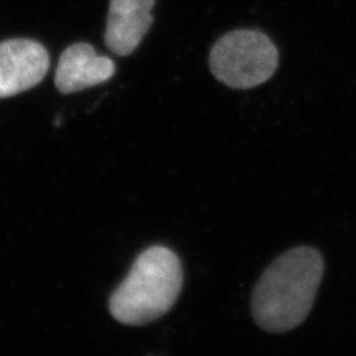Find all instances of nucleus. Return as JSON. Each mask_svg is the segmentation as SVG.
Returning <instances> with one entry per match:
<instances>
[{"label": "nucleus", "instance_id": "obj_1", "mask_svg": "<svg viewBox=\"0 0 356 356\" xmlns=\"http://www.w3.org/2000/svg\"><path fill=\"white\" fill-rule=\"evenodd\" d=\"M325 264L317 250L298 247L277 257L257 281L252 294V314L268 332H286L309 316Z\"/></svg>", "mask_w": 356, "mask_h": 356}, {"label": "nucleus", "instance_id": "obj_2", "mask_svg": "<svg viewBox=\"0 0 356 356\" xmlns=\"http://www.w3.org/2000/svg\"><path fill=\"white\" fill-rule=\"evenodd\" d=\"M182 281L177 254L163 245L151 247L138 256L127 277L111 294L110 313L128 326L151 323L176 304Z\"/></svg>", "mask_w": 356, "mask_h": 356}, {"label": "nucleus", "instance_id": "obj_3", "mask_svg": "<svg viewBox=\"0 0 356 356\" xmlns=\"http://www.w3.org/2000/svg\"><path fill=\"white\" fill-rule=\"evenodd\" d=\"M209 63L219 82L232 89H252L275 74L279 51L267 35L238 29L216 41Z\"/></svg>", "mask_w": 356, "mask_h": 356}, {"label": "nucleus", "instance_id": "obj_4", "mask_svg": "<svg viewBox=\"0 0 356 356\" xmlns=\"http://www.w3.org/2000/svg\"><path fill=\"white\" fill-rule=\"evenodd\" d=\"M49 69L44 45L29 38L0 42V99L38 86Z\"/></svg>", "mask_w": 356, "mask_h": 356}, {"label": "nucleus", "instance_id": "obj_5", "mask_svg": "<svg viewBox=\"0 0 356 356\" xmlns=\"http://www.w3.org/2000/svg\"><path fill=\"white\" fill-rule=\"evenodd\" d=\"M156 0H110L104 32L106 47L126 57L136 51L152 26Z\"/></svg>", "mask_w": 356, "mask_h": 356}, {"label": "nucleus", "instance_id": "obj_6", "mask_svg": "<svg viewBox=\"0 0 356 356\" xmlns=\"http://www.w3.org/2000/svg\"><path fill=\"white\" fill-rule=\"evenodd\" d=\"M115 74L114 61L99 56L88 42H76L65 49L57 65L54 83L63 94H72L101 85Z\"/></svg>", "mask_w": 356, "mask_h": 356}]
</instances>
